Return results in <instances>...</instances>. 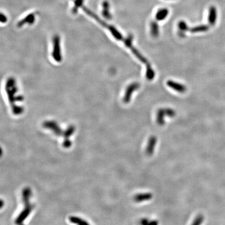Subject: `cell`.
<instances>
[{"label":"cell","instance_id":"obj_13","mask_svg":"<svg viewBox=\"0 0 225 225\" xmlns=\"http://www.w3.org/2000/svg\"><path fill=\"white\" fill-rule=\"evenodd\" d=\"M209 29V27L208 25H202L194 27L192 28L189 29L190 32L192 33H196V32H207Z\"/></svg>","mask_w":225,"mask_h":225},{"label":"cell","instance_id":"obj_17","mask_svg":"<svg viewBox=\"0 0 225 225\" xmlns=\"http://www.w3.org/2000/svg\"><path fill=\"white\" fill-rule=\"evenodd\" d=\"M165 114L164 109L159 110L157 114V122L159 125H163L164 123V116Z\"/></svg>","mask_w":225,"mask_h":225},{"label":"cell","instance_id":"obj_12","mask_svg":"<svg viewBox=\"0 0 225 225\" xmlns=\"http://www.w3.org/2000/svg\"><path fill=\"white\" fill-rule=\"evenodd\" d=\"M178 28L179 30V35L181 37H184L185 35V32H187L188 30H189V28L187 25V24L186 22L181 20L178 23Z\"/></svg>","mask_w":225,"mask_h":225},{"label":"cell","instance_id":"obj_8","mask_svg":"<svg viewBox=\"0 0 225 225\" xmlns=\"http://www.w3.org/2000/svg\"><path fill=\"white\" fill-rule=\"evenodd\" d=\"M35 13H31V14H29L18 23L17 27L19 28L22 27L25 24H27L32 25L35 23Z\"/></svg>","mask_w":225,"mask_h":225},{"label":"cell","instance_id":"obj_11","mask_svg":"<svg viewBox=\"0 0 225 225\" xmlns=\"http://www.w3.org/2000/svg\"><path fill=\"white\" fill-rule=\"evenodd\" d=\"M157 138L156 137H151L149 141V143L147 144V154L149 155H151L154 152V149L155 147V145L157 143Z\"/></svg>","mask_w":225,"mask_h":225},{"label":"cell","instance_id":"obj_2","mask_svg":"<svg viewBox=\"0 0 225 225\" xmlns=\"http://www.w3.org/2000/svg\"><path fill=\"white\" fill-rule=\"evenodd\" d=\"M52 55L54 61L60 63L62 61L61 53V38L59 35H55L53 38V51Z\"/></svg>","mask_w":225,"mask_h":225},{"label":"cell","instance_id":"obj_5","mask_svg":"<svg viewBox=\"0 0 225 225\" xmlns=\"http://www.w3.org/2000/svg\"><path fill=\"white\" fill-rule=\"evenodd\" d=\"M24 209L22 211V212L20 214V215L18 216L17 218L15 220V223L18 225L22 224L24 222L28 216H29L30 213H31L32 210L33 209V205H25Z\"/></svg>","mask_w":225,"mask_h":225},{"label":"cell","instance_id":"obj_24","mask_svg":"<svg viewBox=\"0 0 225 225\" xmlns=\"http://www.w3.org/2000/svg\"><path fill=\"white\" fill-rule=\"evenodd\" d=\"M3 201L2 200L1 201V208H2L3 207Z\"/></svg>","mask_w":225,"mask_h":225},{"label":"cell","instance_id":"obj_21","mask_svg":"<svg viewBox=\"0 0 225 225\" xmlns=\"http://www.w3.org/2000/svg\"><path fill=\"white\" fill-rule=\"evenodd\" d=\"M204 220L203 216L202 215L198 216V217L196 218V219L194 220V223L193 224H195V225H199V224H201V223L203 222Z\"/></svg>","mask_w":225,"mask_h":225},{"label":"cell","instance_id":"obj_16","mask_svg":"<svg viewBox=\"0 0 225 225\" xmlns=\"http://www.w3.org/2000/svg\"><path fill=\"white\" fill-rule=\"evenodd\" d=\"M69 221L72 223H76L77 225H84L89 224L85 220L81 219L79 217H74V216L69 217Z\"/></svg>","mask_w":225,"mask_h":225},{"label":"cell","instance_id":"obj_18","mask_svg":"<svg viewBox=\"0 0 225 225\" xmlns=\"http://www.w3.org/2000/svg\"><path fill=\"white\" fill-rule=\"evenodd\" d=\"M74 127L73 125H71L67 128V129L64 131L63 136L64 137L65 139H69V138L72 135L73 133L74 132L75 130Z\"/></svg>","mask_w":225,"mask_h":225},{"label":"cell","instance_id":"obj_23","mask_svg":"<svg viewBox=\"0 0 225 225\" xmlns=\"http://www.w3.org/2000/svg\"><path fill=\"white\" fill-rule=\"evenodd\" d=\"M0 20H1V22L2 23H5L7 22V20H8V18H7L6 16L4 14L1 13V19H0Z\"/></svg>","mask_w":225,"mask_h":225},{"label":"cell","instance_id":"obj_1","mask_svg":"<svg viewBox=\"0 0 225 225\" xmlns=\"http://www.w3.org/2000/svg\"><path fill=\"white\" fill-rule=\"evenodd\" d=\"M5 91L12 108L13 113L15 115H20L24 112V108L17 105L16 102H22L24 100V97L20 95H17V87L16 86V81L14 78L10 77L6 81Z\"/></svg>","mask_w":225,"mask_h":225},{"label":"cell","instance_id":"obj_7","mask_svg":"<svg viewBox=\"0 0 225 225\" xmlns=\"http://www.w3.org/2000/svg\"><path fill=\"white\" fill-rule=\"evenodd\" d=\"M217 18V9L215 6H211L209 8V13L208 16V22L209 25L214 26L215 25Z\"/></svg>","mask_w":225,"mask_h":225},{"label":"cell","instance_id":"obj_10","mask_svg":"<svg viewBox=\"0 0 225 225\" xmlns=\"http://www.w3.org/2000/svg\"><path fill=\"white\" fill-rule=\"evenodd\" d=\"M169 14V11L167 8H161L157 12L155 15V18L158 21H161L165 20L167 17V16H168Z\"/></svg>","mask_w":225,"mask_h":225},{"label":"cell","instance_id":"obj_15","mask_svg":"<svg viewBox=\"0 0 225 225\" xmlns=\"http://www.w3.org/2000/svg\"><path fill=\"white\" fill-rule=\"evenodd\" d=\"M151 33L154 37H157L159 35V26L156 22H152L151 23Z\"/></svg>","mask_w":225,"mask_h":225},{"label":"cell","instance_id":"obj_14","mask_svg":"<svg viewBox=\"0 0 225 225\" xmlns=\"http://www.w3.org/2000/svg\"><path fill=\"white\" fill-rule=\"evenodd\" d=\"M152 198V195L151 193L140 194L135 196V200L137 202H142L150 200Z\"/></svg>","mask_w":225,"mask_h":225},{"label":"cell","instance_id":"obj_20","mask_svg":"<svg viewBox=\"0 0 225 225\" xmlns=\"http://www.w3.org/2000/svg\"><path fill=\"white\" fill-rule=\"evenodd\" d=\"M165 114H166L167 116H168L170 117H172L176 115V113L175 112L174 110L171 109V108H167L164 109Z\"/></svg>","mask_w":225,"mask_h":225},{"label":"cell","instance_id":"obj_22","mask_svg":"<svg viewBox=\"0 0 225 225\" xmlns=\"http://www.w3.org/2000/svg\"><path fill=\"white\" fill-rule=\"evenodd\" d=\"M71 145V142L69 139H64L63 143V146L65 148H69Z\"/></svg>","mask_w":225,"mask_h":225},{"label":"cell","instance_id":"obj_9","mask_svg":"<svg viewBox=\"0 0 225 225\" xmlns=\"http://www.w3.org/2000/svg\"><path fill=\"white\" fill-rule=\"evenodd\" d=\"M103 10H102V15L105 19L110 20L112 19V15L110 12V6L109 2L107 1H105L102 4Z\"/></svg>","mask_w":225,"mask_h":225},{"label":"cell","instance_id":"obj_6","mask_svg":"<svg viewBox=\"0 0 225 225\" xmlns=\"http://www.w3.org/2000/svg\"><path fill=\"white\" fill-rule=\"evenodd\" d=\"M167 85L170 87V88L176 91L179 93H184L187 90L186 86L184 84H181L180 83L175 82L174 81H169L167 82Z\"/></svg>","mask_w":225,"mask_h":225},{"label":"cell","instance_id":"obj_3","mask_svg":"<svg viewBox=\"0 0 225 225\" xmlns=\"http://www.w3.org/2000/svg\"><path fill=\"white\" fill-rule=\"evenodd\" d=\"M43 127L51 130L57 136L63 135L64 131L59 126L56 122L53 120L44 121L43 123Z\"/></svg>","mask_w":225,"mask_h":225},{"label":"cell","instance_id":"obj_4","mask_svg":"<svg viewBox=\"0 0 225 225\" xmlns=\"http://www.w3.org/2000/svg\"><path fill=\"white\" fill-rule=\"evenodd\" d=\"M140 84L137 82L132 83L131 84L128 86L126 90L125 93L124 95L123 98V102L126 103H128L131 100V96L134 91L140 88Z\"/></svg>","mask_w":225,"mask_h":225},{"label":"cell","instance_id":"obj_19","mask_svg":"<svg viewBox=\"0 0 225 225\" xmlns=\"http://www.w3.org/2000/svg\"><path fill=\"white\" fill-rule=\"evenodd\" d=\"M84 0H75L74 1V6L72 9V13L74 14H77L79 8L82 7V4H84Z\"/></svg>","mask_w":225,"mask_h":225}]
</instances>
